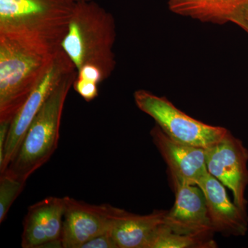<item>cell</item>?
<instances>
[{"label": "cell", "instance_id": "obj_1", "mask_svg": "<svg viewBox=\"0 0 248 248\" xmlns=\"http://www.w3.org/2000/svg\"><path fill=\"white\" fill-rule=\"evenodd\" d=\"M61 49V46L0 35V123L12 122Z\"/></svg>", "mask_w": 248, "mask_h": 248}, {"label": "cell", "instance_id": "obj_2", "mask_svg": "<svg viewBox=\"0 0 248 248\" xmlns=\"http://www.w3.org/2000/svg\"><path fill=\"white\" fill-rule=\"evenodd\" d=\"M115 39L112 15L94 1H84L76 3L61 46L77 71L85 65H93L107 79L116 66Z\"/></svg>", "mask_w": 248, "mask_h": 248}, {"label": "cell", "instance_id": "obj_3", "mask_svg": "<svg viewBox=\"0 0 248 248\" xmlns=\"http://www.w3.org/2000/svg\"><path fill=\"white\" fill-rule=\"evenodd\" d=\"M77 76V70L69 73L47 99L31 122L16 156L1 174L27 182L48 162L58 148L63 106Z\"/></svg>", "mask_w": 248, "mask_h": 248}, {"label": "cell", "instance_id": "obj_4", "mask_svg": "<svg viewBox=\"0 0 248 248\" xmlns=\"http://www.w3.org/2000/svg\"><path fill=\"white\" fill-rule=\"evenodd\" d=\"M75 6L73 0H0V35L61 46Z\"/></svg>", "mask_w": 248, "mask_h": 248}, {"label": "cell", "instance_id": "obj_5", "mask_svg": "<svg viewBox=\"0 0 248 248\" xmlns=\"http://www.w3.org/2000/svg\"><path fill=\"white\" fill-rule=\"evenodd\" d=\"M135 104L154 119L156 125L170 138L191 146L209 148L221 140L228 130L208 125L178 109L169 99L149 91L139 90L134 94Z\"/></svg>", "mask_w": 248, "mask_h": 248}, {"label": "cell", "instance_id": "obj_6", "mask_svg": "<svg viewBox=\"0 0 248 248\" xmlns=\"http://www.w3.org/2000/svg\"><path fill=\"white\" fill-rule=\"evenodd\" d=\"M75 70H77L76 66L62 48L45 76L11 122L2 158L0 159L1 172H4L16 156L31 122L47 99L61 84L62 80Z\"/></svg>", "mask_w": 248, "mask_h": 248}, {"label": "cell", "instance_id": "obj_7", "mask_svg": "<svg viewBox=\"0 0 248 248\" xmlns=\"http://www.w3.org/2000/svg\"><path fill=\"white\" fill-rule=\"evenodd\" d=\"M208 172L232 192L238 206L247 210L248 150L228 130L221 140L205 149Z\"/></svg>", "mask_w": 248, "mask_h": 248}, {"label": "cell", "instance_id": "obj_8", "mask_svg": "<svg viewBox=\"0 0 248 248\" xmlns=\"http://www.w3.org/2000/svg\"><path fill=\"white\" fill-rule=\"evenodd\" d=\"M63 199L62 248H81L90 240L109 232L115 207L92 205L69 197Z\"/></svg>", "mask_w": 248, "mask_h": 248}, {"label": "cell", "instance_id": "obj_9", "mask_svg": "<svg viewBox=\"0 0 248 248\" xmlns=\"http://www.w3.org/2000/svg\"><path fill=\"white\" fill-rule=\"evenodd\" d=\"M174 186L175 202L164 218L165 226L178 234L213 238L215 233L203 191L194 184Z\"/></svg>", "mask_w": 248, "mask_h": 248}, {"label": "cell", "instance_id": "obj_10", "mask_svg": "<svg viewBox=\"0 0 248 248\" xmlns=\"http://www.w3.org/2000/svg\"><path fill=\"white\" fill-rule=\"evenodd\" d=\"M153 143L168 166L173 185L177 184L197 185L208 172L205 148L176 141L155 125L151 131Z\"/></svg>", "mask_w": 248, "mask_h": 248}, {"label": "cell", "instance_id": "obj_11", "mask_svg": "<svg viewBox=\"0 0 248 248\" xmlns=\"http://www.w3.org/2000/svg\"><path fill=\"white\" fill-rule=\"evenodd\" d=\"M64 199L49 197L29 207L22 236L24 248H62Z\"/></svg>", "mask_w": 248, "mask_h": 248}, {"label": "cell", "instance_id": "obj_12", "mask_svg": "<svg viewBox=\"0 0 248 248\" xmlns=\"http://www.w3.org/2000/svg\"><path fill=\"white\" fill-rule=\"evenodd\" d=\"M203 191L215 232L223 236H244L248 230L247 210L231 202L224 185L208 172L197 182Z\"/></svg>", "mask_w": 248, "mask_h": 248}, {"label": "cell", "instance_id": "obj_13", "mask_svg": "<svg viewBox=\"0 0 248 248\" xmlns=\"http://www.w3.org/2000/svg\"><path fill=\"white\" fill-rule=\"evenodd\" d=\"M166 210H155L146 215L114 208L109 230L117 248H148L157 228L164 223Z\"/></svg>", "mask_w": 248, "mask_h": 248}, {"label": "cell", "instance_id": "obj_14", "mask_svg": "<svg viewBox=\"0 0 248 248\" xmlns=\"http://www.w3.org/2000/svg\"><path fill=\"white\" fill-rule=\"evenodd\" d=\"M174 14L202 22H232L242 29L248 14V0H169Z\"/></svg>", "mask_w": 248, "mask_h": 248}, {"label": "cell", "instance_id": "obj_15", "mask_svg": "<svg viewBox=\"0 0 248 248\" xmlns=\"http://www.w3.org/2000/svg\"><path fill=\"white\" fill-rule=\"evenodd\" d=\"M217 244L213 238L178 234L164 223L157 228L148 248H214Z\"/></svg>", "mask_w": 248, "mask_h": 248}, {"label": "cell", "instance_id": "obj_16", "mask_svg": "<svg viewBox=\"0 0 248 248\" xmlns=\"http://www.w3.org/2000/svg\"><path fill=\"white\" fill-rule=\"evenodd\" d=\"M26 182L1 174L0 177V223L7 216L11 205L25 187Z\"/></svg>", "mask_w": 248, "mask_h": 248}, {"label": "cell", "instance_id": "obj_17", "mask_svg": "<svg viewBox=\"0 0 248 248\" xmlns=\"http://www.w3.org/2000/svg\"><path fill=\"white\" fill-rule=\"evenodd\" d=\"M98 85L99 84L97 83L89 80L76 78L73 83V87L84 100L89 102L95 99L99 94Z\"/></svg>", "mask_w": 248, "mask_h": 248}, {"label": "cell", "instance_id": "obj_18", "mask_svg": "<svg viewBox=\"0 0 248 248\" xmlns=\"http://www.w3.org/2000/svg\"><path fill=\"white\" fill-rule=\"evenodd\" d=\"M77 78L80 79L89 80L99 84L106 80L102 71L93 65H85L78 71Z\"/></svg>", "mask_w": 248, "mask_h": 248}, {"label": "cell", "instance_id": "obj_19", "mask_svg": "<svg viewBox=\"0 0 248 248\" xmlns=\"http://www.w3.org/2000/svg\"><path fill=\"white\" fill-rule=\"evenodd\" d=\"M81 248H117L109 232L90 240Z\"/></svg>", "mask_w": 248, "mask_h": 248}, {"label": "cell", "instance_id": "obj_20", "mask_svg": "<svg viewBox=\"0 0 248 248\" xmlns=\"http://www.w3.org/2000/svg\"><path fill=\"white\" fill-rule=\"evenodd\" d=\"M242 29H244L246 32H248V14L246 16V18H245L244 27H243Z\"/></svg>", "mask_w": 248, "mask_h": 248}, {"label": "cell", "instance_id": "obj_21", "mask_svg": "<svg viewBox=\"0 0 248 248\" xmlns=\"http://www.w3.org/2000/svg\"><path fill=\"white\" fill-rule=\"evenodd\" d=\"M73 1H74L75 3H78V2H84V1H93V0H73Z\"/></svg>", "mask_w": 248, "mask_h": 248}]
</instances>
